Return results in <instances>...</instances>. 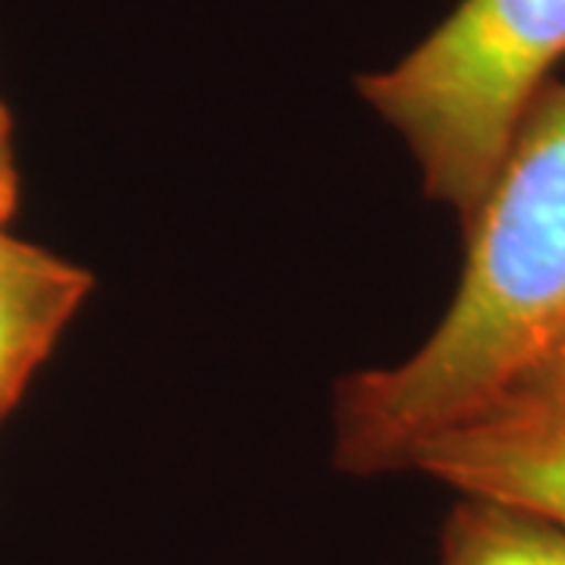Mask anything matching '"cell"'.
Returning <instances> with one entry per match:
<instances>
[{
  "label": "cell",
  "mask_w": 565,
  "mask_h": 565,
  "mask_svg": "<svg viewBox=\"0 0 565 565\" xmlns=\"http://www.w3.org/2000/svg\"><path fill=\"white\" fill-rule=\"evenodd\" d=\"M462 233L459 286L434 333L403 362L337 384L345 475L408 471L430 437L484 412L565 330V79L531 104Z\"/></svg>",
  "instance_id": "cell-1"
},
{
  "label": "cell",
  "mask_w": 565,
  "mask_h": 565,
  "mask_svg": "<svg viewBox=\"0 0 565 565\" xmlns=\"http://www.w3.org/2000/svg\"><path fill=\"white\" fill-rule=\"evenodd\" d=\"M565 57V0H462L403 61L359 76L430 202L468 223Z\"/></svg>",
  "instance_id": "cell-2"
},
{
  "label": "cell",
  "mask_w": 565,
  "mask_h": 565,
  "mask_svg": "<svg viewBox=\"0 0 565 565\" xmlns=\"http://www.w3.org/2000/svg\"><path fill=\"white\" fill-rule=\"evenodd\" d=\"M415 471L459 497L519 505L565 525V440L497 418L440 430L412 456Z\"/></svg>",
  "instance_id": "cell-3"
},
{
  "label": "cell",
  "mask_w": 565,
  "mask_h": 565,
  "mask_svg": "<svg viewBox=\"0 0 565 565\" xmlns=\"http://www.w3.org/2000/svg\"><path fill=\"white\" fill-rule=\"evenodd\" d=\"M92 274L0 230V422L92 292Z\"/></svg>",
  "instance_id": "cell-4"
},
{
  "label": "cell",
  "mask_w": 565,
  "mask_h": 565,
  "mask_svg": "<svg viewBox=\"0 0 565 565\" xmlns=\"http://www.w3.org/2000/svg\"><path fill=\"white\" fill-rule=\"evenodd\" d=\"M440 565H565V525L519 505L459 497L444 522Z\"/></svg>",
  "instance_id": "cell-5"
},
{
  "label": "cell",
  "mask_w": 565,
  "mask_h": 565,
  "mask_svg": "<svg viewBox=\"0 0 565 565\" xmlns=\"http://www.w3.org/2000/svg\"><path fill=\"white\" fill-rule=\"evenodd\" d=\"M475 418H497L565 440V330Z\"/></svg>",
  "instance_id": "cell-6"
},
{
  "label": "cell",
  "mask_w": 565,
  "mask_h": 565,
  "mask_svg": "<svg viewBox=\"0 0 565 565\" xmlns=\"http://www.w3.org/2000/svg\"><path fill=\"white\" fill-rule=\"evenodd\" d=\"M20 204V167L13 148V117L0 102V230H10Z\"/></svg>",
  "instance_id": "cell-7"
}]
</instances>
